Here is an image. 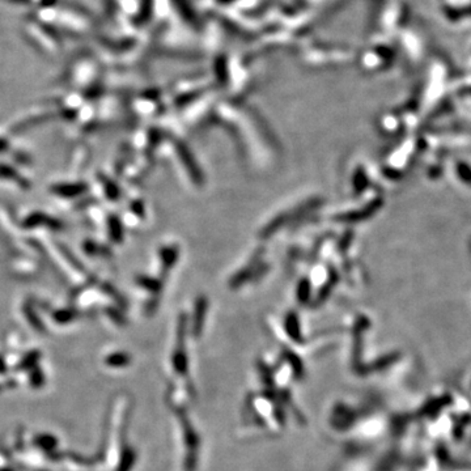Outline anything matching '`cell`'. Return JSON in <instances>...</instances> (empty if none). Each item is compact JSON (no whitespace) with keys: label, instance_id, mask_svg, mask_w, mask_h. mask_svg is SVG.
Returning <instances> with one entry per match:
<instances>
[{"label":"cell","instance_id":"1","mask_svg":"<svg viewBox=\"0 0 471 471\" xmlns=\"http://www.w3.org/2000/svg\"><path fill=\"white\" fill-rule=\"evenodd\" d=\"M457 172L462 181H465L466 184H471V168L465 162L457 164Z\"/></svg>","mask_w":471,"mask_h":471}]
</instances>
